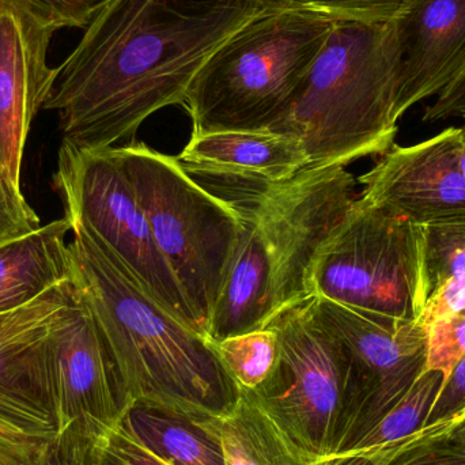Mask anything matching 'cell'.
<instances>
[{"instance_id": "cell-34", "label": "cell", "mask_w": 465, "mask_h": 465, "mask_svg": "<svg viewBox=\"0 0 465 465\" xmlns=\"http://www.w3.org/2000/svg\"><path fill=\"white\" fill-rule=\"evenodd\" d=\"M381 453L379 450H352L330 456L314 465H382Z\"/></svg>"}, {"instance_id": "cell-27", "label": "cell", "mask_w": 465, "mask_h": 465, "mask_svg": "<svg viewBox=\"0 0 465 465\" xmlns=\"http://www.w3.org/2000/svg\"><path fill=\"white\" fill-rule=\"evenodd\" d=\"M273 5L324 11L338 18L392 21L407 0H267Z\"/></svg>"}, {"instance_id": "cell-16", "label": "cell", "mask_w": 465, "mask_h": 465, "mask_svg": "<svg viewBox=\"0 0 465 465\" xmlns=\"http://www.w3.org/2000/svg\"><path fill=\"white\" fill-rule=\"evenodd\" d=\"M199 179L282 183L309 168L301 141L273 131H221L193 134L177 157Z\"/></svg>"}, {"instance_id": "cell-21", "label": "cell", "mask_w": 465, "mask_h": 465, "mask_svg": "<svg viewBox=\"0 0 465 465\" xmlns=\"http://www.w3.org/2000/svg\"><path fill=\"white\" fill-rule=\"evenodd\" d=\"M444 382V373L425 371L403 398L349 450L390 447L425 426Z\"/></svg>"}, {"instance_id": "cell-28", "label": "cell", "mask_w": 465, "mask_h": 465, "mask_svg": "<svg viewBox=\"0 0 465 465\" xmlns=\"http://www.w3.org/2000/svg\"><path fill=\"white\" fill-rule=\"evenodd\" d=\"M428 442H442L465 452V407L447 420L423 426L411 436L390 447L380 448V450L385 463L391 455L399 450L415 447V445L428 444Z\"/></svg>"}, {"instance_id": "cell-33", "label": "cell", "mask_w": 465, "mask_h": 465, "mask_svg": "<svg viewBox=\"0 0 465 465\" xmlns=\"http://www.w3.org/2000/svg\"><path fill=\"white\" fill-rule=\"evenodd\" d=\"M465 116V73L456 79L447 89L442 90L437 100L428 106L423 114V123L444 122Z\"/></svg>"}, {"instance_id": "cell-15", "label": "cell", "mask_w": 465, "mask_h": 465, "mask_svg": "<svg viewBox=\"0 0 465 465\" xmlns=\"http://www.w3.org/2000/svg\"><path fill=\"white\" fill-rule=\"evenodd\" d=\"M74 292L70 279L27 305L0 314V433H54L38 385L40 355Z\"/></svg>"}, {"instance_id": "cell-1", "label": "cell", "mask_w": 465, "mask_h": 465, "mask_svg": "<svg viewBox=\"0 0 465 465\" xmlns=\"http://www.w3.org/2000/svg\"><path fill=\"white\" fill-rule=\"evenodd\" d=\"M267 0H111L57 68L44 109L62 142L114 147L144 120L183 105L202 65Z\"/></svg>"}, {"instance_id": "cell-2", "label": "cell", "mask_w": 465, "mask_h": 465, "mask_svg": "<svg viewBox=\"0 0 465 465\" xmlns=\"http://www.w3.org/2000/svg\"><path fill=\"white\" fill-rule=\"evenodd\" d=\"M67 221L71 282L108 341L130 404L196 418L231 411L241 391L212 341L158 303L92 229Z\"/></svg>"}, {"instance_id": "cell-18", "label": "cell", "mask_w": 465, "mask_h": 465, "mask_svg": "<svg viewBox=\"0 0 465 465\" xmlns=\"http://www.w3.org/2000/svg\"><path fill=\"white\" fill-rule=\"evenodd\" d=\"M119 425L169 465H225L218 418L133 403Z\"/></svg>"}, {"instance_id": "cell-30", "label": "cell", "mask_w": 465, "mask_h": 465, "mask_svg": "<svg viewBox=\"0 0 465 465\" xmlns=\"http://www.w3.org/2000/svg\"><path fill=\"white\" fill-rule=\"evenodd\" d=\"M465 312V273L448 279L426 301L420 322L426 327Z\"/></svg>"}, {"instance_id": "cell-19", "label": "cell", "mask_w": 465, "mask_h": 465, "mask_svg": "<svg viewBox=\"0 0 465 465\" xmlns=\"http://www.w3.org/2000/svg\"><path fill=\"white\" fill-rule=\"evenodd\" d=\"M218 426L225 465H311L243 391Z\"/></svg>"}, {"instance_id": "cell-22", "label": "cell", "mask_w": 465, "mask_h": 465, "mask_svg": "<svg viewBox=\"0 0 465 465\" xmlns=\"http://www.w3.org/2000/svg\"><path fill=\"white\" fill-rule=\"evenodd\" d=\"M212 344L223 368L243 392H253L262 387L278 363L279 336L270 325Z\"/></svg>"}, {"instance_id": "cell-25", "label": "cell", "mask_w": 465, "mask_h": 465, "mask_svg": "<svg viewBox=\"0 0 465 465\" xmlns=\"http://www.w3.org/2000/svg\"><path fill=\"white\" fill-rule=\"evenodd\" d=\"M465 355V312L428 327V360L425 371H440L444 380Z\"/></svg>"}, {"instance_id": "cell-17", "label": "cell", "mask_w": 465, "mask_h": 465, "mask_svg": "<svg viewBox=\"0 0 465 465\" xmlns=\"http://www.w3.org/2000/svg\"><path fill=\"white\" fill-rule=\"evenodd\" d=\"M68 232L70 223L63 217L0 245V314L70 281Z\"/></svg>"}, {"instance_id": "cell-4", "label": "cell", "mask_w": 465, "mask_h": 465, "mask_svg": "<svg viewBox=\"0 0 465 465\" xmlns=\"http://www.w3.org/2000/svg\"><path fill=\"white\" fill-rule=\"evenodd\" d=\"M338 16L270 3L229 37L190 84L193 134L270 131L294 103Z\"/></svg>"}, {"instance_id": "cell-9", "label": "cell", "mask_w": 465, "mask_h": 465, "mask_svg": "<svg viewBox=\"0 0 465 465\" xmlns=\"http://www.w3.org/2000/svg\"><path fill=\"white\" fill-rule=\"evenodd\" d=\"M54 188L62 199L67 220L79 221L92 229L158 303L206 338L155 243L143 210L112 147L86 150L62 142Z\"/></svg>"}, {"instance_id": "cell-8", "label": "cell", "mask_w": 465, "mask_h": 465, "mask_svg": "<svg viewBox=\"0 0 465 465\" xmlns=\"http://www.w3.org/2000/svg\"><path fill=\"white\" fill-rule=\"evenodd\" d=\"M238 213L272 281L276 313L309 297L312 262L357 201L346 166L306 168L282 183L199 179Z\"/></svg>"}, {"instance_id": "cell-23", "label": "cell", "mask_w": 465, "mask_h": 465, "mask_svg": "<svg viewBox=\"0 0 465 465\" xmlns=\"http://www.w3.org/2000/svg\"><path fill=\"white\" fill-rule=\"evenodd\" d=\"M428 298L448 279L465 273V223L423 228Z\"/></svg>"}, {"instance_id": "cell-6", "label": "cell", "mask_w": 465, "mask_h": 465, "mask_svg": "<svg viewBox=\"0 0 465 465\" xmlns=\"http://www.w3.org/2000/svg\"><path fill=\"white\" fill-rule=\"evenodd\" d=\"M165 262L209 339L241 232L238 213L177 157L142 142L112 147Z\"/></svg>"}, {"instance_id": "cell-38", "label": "cell", "mask_w": 465, "mask_h": 465, "mask_svg": "<svg viewBox=\"0 0 465 465\" xmlns=\"http://www.w3.org/2000/svg\"><path fill=\"white\" fill-rule=\"evenodd\" d=\"M463 119H465V116L463 117Z\"/></svg>"}, {"instance_id": "cell-36", "label": "cell", "mask_w": 465, "mask_h": 465, "mask_svg": "<svg viewBox=\"0 0 465 465\" xmlns=\"http://www.w3.org/2000/svg\"><path fill=\"white\" fill-rule=\"evenodd\" d=\"M93 465H116L108 458V456L105 455V453L103 452V450L98 447V441L97 448H95L94 461H93Z\"/></svg>"}, {"instance_id": "cell-14", "label": "cell", "mask_w": 465, "mask_h": 465, "mask_svg": "<svg viewBox=\"0 0 465 465\" xmlns=\"http://www.w3.org/2000/svg\"><path fill=\"white\" fill-rule=\"evenodd\" d=\"M398 70L395 119L465 73V0H407L392 19Z\"/></svg>"}, {"instance_id": "cell-26", "label": "cell", "mask_w": 465, "mask_h": 465, "mask_svg": "<svg viewBox=\"0 0 465 465\" xmlns=\"http://www.w3.org/2000/svg\"><path fill=\"white\" fill-rule=\"evenodd\" d=\"M40 218L0 163V245L40 228Z\"/></svg>"}, {"instance_id": "cell-3", "label": "cell", "mask_w": 465, "mask_h": 465, "mask_svg": "<svg viewBox=\"0 0 465 465\" xmlns=\"http://www.w3.org/2000/svg\"><path fill=\"white\" fill-rule=\"evenodd\" d=\"M396 64L392 21L339 18L294 103L270 131L301 141L309 168L384 154L398 134Z\"/></svg>"}, {"instance_id": "cell-37", "label": "cell", "mask_w": 465, "mask_h": 465, "mask_svg": "<svg viewBox=\"0 0 465 465\" xmlns=\"http://www.w3.org/2000/svg\"><path fill=\"white\" fill-rule=\"evenodd\" d=\"M0 465H3L2 463H0Z\"/></svg>"}, {"instance_id": "cell-11", "label": "cell", "mask_w": 465, "mask_h": 465, "mask_svg": "<svg viewBox=\"0 0 465 465\" xmlns=\"http://www.w3.org/2000/svg\"><path fill=\"white\" fill-rule=\"evenodd\" d=\"M314 305L320 319L351 352L365 388V406L349 452L425 371L428 327L420 322L382 319L317 297Z\"/></svg>"}, {"instance_id": "cell-7", "label": "cell", "mask_w": 465, "mask_h": 465, "mask_svg": "<svg viewBox=\"0 0 465 465\" xmlns=\"http://www.w3.org/2000/svg\"><path fill=\"white\" fill-rule=\"evenodd\" d=\"M309 297L398 322L422 319L428 301L423 228L358 196L320 246Z\"/></svg>"}, {"instance_id": "cell-20", "label": "cell", "mask_w": 465, "mask_h": 465, "mask_svg": "<svg viewBox=\"0 0 465 465\" xmlns=\"http://www.w3.org/2000/svg\"><path fill=\"white\" fill-rule=\"evenodd\" d=\"M98 439L68 429L51 436L0 433L3 465H93Z\"/></svg>"}, {"instance_id": "cell-32", "label": "cell", "mask_w": 465, "mask_h": 465, "mask_svg": "<svg viewBox=\"0 0 465 465\" xmlns=\"http://www.w3.org/2000/svg\"><path fill=\"white\" fill-rule=\"evenodd\" d=\"M465 407V355L456 363L450 376L442 382L439 398L429 415L426 425L447 420Z\"/></svg>"}, {"instance_id": "cell-12", "label": "cell", "mask_w": 465, "mask_h": 465, "mask_svg": "<svg viewBox=\"0 0 465 465\" xmlns=\"http://www.w3.org/2000/svg\"><path fill=\"white\" fill-rule=\"evenodd\" d=\"M458 127L428 141L393 144L358 177L360 193L420 228L465 223V177L458 161Z\"/></svg>"}, {"instance_id": "cell-24", "label": "cell", "mask_w": 465, "mask_h": 465, "mask_svg": "<svg viewBox=\"0 0 465 465\" xmlns=\"http://www.w3.org/2000/svg\"><path fill=\"white\" fill-rule=\"evenodd\" d=\"M25 11L38 24L59 30L60 27L86 29L111 0H5Z\"/></svg>"}, {"instance_id": "cell-31", "label": "cell", "mask_w": 465, "mask_h": 465, "mask_svg": "<svg viewBox=\"0 0 465 465\" xmlns=\"http://www.w3.org/2000/svg\"><path fill=\"white\" fill-rule=\"evenodd\" d=\"M382 465H465V452L442 442H428L399 450Z\"/></svg>"}, {"instance_id": "cell-13", "label": "cell", "mask_w": 465, "mask_h": 465, "mask_svg": "<svg viewBox=\"0 0 465 465\" xmlns=\"http://www.w3.org/2000/svg\"><path fill=\"white\" fill-rule=\"evenodd\" d=\"M54 32L0 0V163L19 187L27 135L57 75L46 63Z\"/></svg>"}, {"instance_id": "cell-10", "label": "cell", "mask_w": 465, "mask_h": 465, "mask_svg": "<svg viewBox=\"0 0 465 465\" xmlns=\"http://www.w3.org/2000/svg\"><path fill=\"white\" fill-rule=\"evenodd\" d=\"M74 289L73 301L41 349L38 385L54 433L76 429L100 439L131 404L108 341Z\"/></svg>"}, {"instance_id": "cell-5", "label": "cell", "mask_w": 465, "mask_h": 465, "mask_svg": "<svg viewBox=\"0 0 465 465\" xmlns=\"http://www.w3.org/2000/svg\"><path fill=\"white\" fill-rule=\"evenodd\" d=\"M268 325L278 332V363L246 393L309 464L346 452L365 406L351 352L320 319L314 297L282 309Z\"/></svg>"}, {"instance_id": "cell-35", "label": "cell", "mask_w": 465, "mask_h": 465, "mask_svg": "<svg viewBox=\"0 0 465 465\" xmlns=\"http://www.w3.org/2000/svg\"><path fill=\"white\" fill-rule=\"evenodd\" d=\"M456 147H458L459 166H460L461 173H463L465 177V125H463V127H458V142H456Z\"/></svg>"}, {"instance_id": "cell-29", "label": "cell", "mask_w": 465, "mask_h": 465, "mask_svg": "<svg viewBox=\"0 0 465 465\" xmlns=\"http://www.w3.org/2000/svg\"><path fill=\"white\" fill-rule=\"evenodd\" d=\"M98 447L116 465H169L142 447L119 423L98 439Z\"/></svg>"}]
</instances>
